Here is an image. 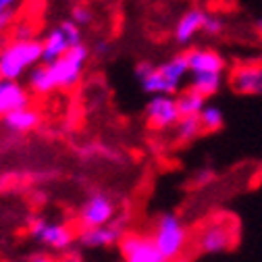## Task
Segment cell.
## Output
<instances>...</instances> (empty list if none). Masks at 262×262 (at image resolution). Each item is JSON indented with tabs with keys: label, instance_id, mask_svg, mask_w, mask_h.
Wrapping results in <instances>:
<instances>
[{
	"label": "cell",
	"instance_id": "6da1fadb",
	"mask_svg": "<svg viewBox=\"0 0 262 262\" xmlns=\"http://www.w3.org/2000/svg\"><path fill=\"white\" fill-rule=\"evenodd\" d=\"M40 62H42V40L13 38L7 46L0 48V77L21 79Z\"/></svg>",
	"mask_w": 262,
	"mask_h": 262
},
{
	"label": "cell",
	"instance_id": "7a4b0ae2",
	"mask_svg": "<svg viewBox=\"0 0 262 262\" xmlns=\"http://www.w3.org/2000/svg\"><path fill=\"white\" fill-rule=\"evenodd\" d=\"M92 56L90 46H85L83 42L77 46H71L62 56H58L52 62H46L48 73L52 77L54 90H71L79 83L83 69Z\"/></svg>",
	"mask_w": 262,
	"mask_h": 262
},
{
	"label": "cell",
	"instance_id": "3957f363",
	"mask_svg": "<svg viewBox=\"0 0 262 262\" xmlns=\"http://www.w3.org/2000/svg\"><path fill=\"white\" fill-rule=\"evenodd\" d=\"M152 239L167 262L177 260L187 246V229L175 212H162L154 223Z\"/></svg>",
	"mask_w": 262,
	"mask_h": 262
},
{
	"label": "cell",
	"instance_id": "277c9868",
	"mask_svg": "<svg viewBox=\"0 0 262 262\" xmlns=\"http://www.w3.org/2000/svg\"><path fill=\"white\" fill-rule=\"evenodd\" d=\"M29 235L54 252H67L75 242V233L67 223L50 221L44 216H34L29 221Z\"/></svg>",
	"mask_w": 262,
	"mask_h": 262
},
{
	"label": "cell",
	"instance_id": "5b68a950",
	"mask_svg": "<svg viewBox=\"0 0 262 262\" xmlns=\"http://www.w3.org/2000/svg\"><path fill=\"white\" fill-rule=\"evenodd\" d=\"M83 42L81 27L73 19H64L58 25H54L48 34L42 38V62H52L58 56H62L71 46H77Z\"/></svg>",
	"mask_w": 262,
	"mask_h": 262
},
{
	"label": "cell",
	"instance_id": "8992f818",
	"mask_svg": "<svg viewBox=\"0 0 262 262\" xmlns=\"http://www.w3.org/2000/svg\"><path fill=\"white\" fill-rule=\"evenodd\" d=\"M117 212H119V208H117L115 198H111L108 193L96 191L81 204V208L77 212V223H79L81 229L100 227V225H106V223L115 221L119 216Z\"/></svg>",
	"mask_w": 262,
	"mask_h": 262
},
{
	"label": "cell",
	"instance_id": "52a82bcc",
	"mask_svg": "<svg viewBox=\"0 0 262 262\" xmlns=\"http://www.w3.org/2000/svg\"><path fill=\"white\" fill-rule=\"evenodd\" d=\"M125 233H127V219L125 216H117L115 221H111L106 225L81 229L77 239L88 250H104V248L119 246V242H121V237Z\"/></svg>",
	"mask_w": 262,
	"mask_h": 262
},
{
	"label": "cell",
	"instance_id": "ba28073f",
	"mask_svg": "<svg viewBox=\"0 0 262 262\" xmlns=\"http://www.w3.org/2000/svg\"><path fill=\"white\" fill-rule=\"evenodd\" d=\"M235 229L223 223V221H212L200 229L198 237H195V246L202 254H223L227 250H231L235 244Z\"/></svg>",
	"mask_w": 262,
	"mask_h": 262
},
{
	"label": "cell",
	"instance_id": "9c48e42d",
	"mask_svg": "<svg viewBox=\"0 0 262 262\" xmlns=\"http://www.w3.org/2000/svg\"><path fill=\"white\" fill-rule=\"evenodd\" d=\"M123 262H167L156 248L152 235L144 233H125L119 242Z\"/></svg>",
	"mask_w": 262,
	"mask_h": 262
},
{
	"label": "cell",
	"instance_id": "30bf717a",
	"mask_svg": "<svg viewBox=\"0 0 262 262\" xmlns=\"http://www.w3.org/2000/svg\"><path fill=\"white\" fill-rule=\"evenodd\" d=\"M146 121L158 129V131H165L177 125V121L181 119L179 108H177V98L173 96H152L150 100L146 102Z\"/></svg>",
	"mask_w": 262,
	"mask_h": 262
},
{
	"label": "cell",
	"instance_id": "8fae6325",
	"mask_svg": "<svg viewBox=\"0 0 262 262\" xmlns=\"http://www.w3.org/2000/svg\"><path fill=\"white\" fill-rule=\"evenodd\" d=\"M0 123H3L5 131L11 136H27L34 129L40 127L42 113L38 108H34L31 104H27V106H21V108L5 115L3 119H0Z\"/></svg>",
	"mask_w": 262,
	"mask_h": 262
},
{
	"label": "cell",
	"instance_id": "7c38bea8",
	"mask_svg": "<svg viewBox=\"0 0 262 262\" xmlns=\"http://www.w3.org/2000/svg\"><path fill=\"white\" fill-rule=\"evenodd\" d=\"M29 88H25L19 79H5L0 77V119L5 115L31 104Z\"/></svg>",
	"mask_w": 262,
	"mask_h": 262
},
{
	"label": "cell",
	"instance_id": "4fadbf2b",
	"mask_svg": "<svg viewBox=\"0 0 262 262\" xmlns=\"http://www.w3.org/2000/svg\"><path fill=\"white\" fill-rule=\"evenodd\" d=\"M189 73H223L225 58L212 48H191L185 52Z\"/></svg>",
	"mask_w": 262,
	"mask_h": 262
},
{
	"label": "cell",
	"instance_id": "5bb4252c",
	"mask_svg": "<svg viewBox=\"0 0 262 262\" xmlns=\"http://www.w3.org/2000/svg\"><path fill=\"white\" fill-rule=\"evenodd\" d=\"M231 85L244 96H262V64H239L231 75Z\"/></svg>",
	"mask_w": 262,
	"mask_h": 262
},
{
	"label": "cell",
	"instance_id": "9a60e30c",
	"mask_svg": "<svg viewBox=\"0 0 262 262\" xmlns=\"http://www.w3.org/2000/svg\"><path fill=\"white\" fill-rule=\"evenodd\" d=\"M204 15H206L204 9L191 7V9H187V11L179 17V21H177V25H175V42H177L179 46L191 44V40H193L195 36L202 34Z\"/></svg>",
	"mask_w": 262,
	"mask_h": 262
},
{
	"label": "cell",
	"instance_id": "2e32d148",
	"mask_svg": "<svg viewBox=\"0 0 262 262\" xmlns=\"http://www.w3.org/2000/svg\"><path fill=\"white\" fill-rule=\"evenodd\" d=\"M27 88L36 96H48L54 92V83H52V77L48 73L46 62L36 64V67L27 73Z\"/></svg>",
	"mask_w": 262,
	"mask_h": 262
},
{
	"label": "cell",
	"instance_id": "e0dca14e",
	"mask_svg": "<svg viewBox=\"0 0 262 262\" xmlns=\"http://www.w3.org/2000/svg\"><path fill=\"white\" fill-rule=\"evenodd\" d=\"M204 106H206V96H202L200 92H195L191 88H187L177 96V108L181 117H198Z\"/></svg>",
	"mask_w": 262,
	"mask_h": 262
},
{
	"label": "cell",
	"instance_id": "ac0fdd59",
	"mask_svg": "<svg viewBox=\"0 0 262 262\" xmlns=\"http://www.w3.org/2000/svg\"><path fill=\"white\" fill-rule=\"evenodd\" d=\"M189 88L202 96H214L223 88V73H189Z\"/></svg>",
	"mask_w": 262,
	"mask_h": 262
},
{
	"label": "cell",
	"instance_id": "d6986e66",
	"mask_svg": "<svg viewBox=\"0 0 262 262\" xmlns=\"http://www.w3.org/2000/svg\"><path fill=\"white\" fill-rule=\"evenodd\" d=\"M202 134L200 117H181L175 125V140L177 144H189Z\"/></svg>",
	"mask_w": 262,
	"mask_h": 262
},
{
	"label": "cell",
	"instance_id": "ffe728a7",
	"mask_svg": "<svg viewBox=\"0 0 262 262\" xmlns=\"http://www.w3.org/2000/svg\"><path fill=\"white\" fill-rule=\"evenodd\" d=\"M198 117H200V123H202V131H208V134H212V131H221L223 125H225V115L214 104H206Z\"/></svg>",
	"mask_w": 262,
	"mask_h": 262
},
{
	"label": "cell",
	"instance_id": "44dd1931",
	"mask_svg": "<svg viewBox=\"0 0 262 262\" xmlns=\"http://www.w3.org/2000/svg\"><path fill=\"white\" fill-rule=\"evenodd\" d=\"M69 19H73L79 27H88V25H92V21H94V13H92V9H88L85 5L77 3V5H73Z\"/></svg>",
	"mask_w": 262,
	"mask_h": 262
},
{
	"label": "cell",
	"instance_id": "7402d4cb",
	"mask_svg": "<svg viewBox=\"0 0 262 262\" xmlns=\"http://www.w3.org/2000/svg\"><path fill=\"white\" fill-rule=\"evenodd\" d=\"M223 29H225V23H223V19L221 17H216V15H210V13H206L204 15V23H202V34H206V36H221L223 34Z\"/></svg>",
	"mask_w": 262,
	"mask_h": 262
},
{
	"label": "cell",
	"instance_id": "603a6c76",
	"mask_svg": "<svg viewBox=\"0 0 262 262\" xmlns=\"http://www.w3.org/2000/svg\"><path fill=\"white\" fill-rule=\"evenodd\" d=\"M15 17H17L15 9H3V7H0V36L15 25Z\"/></svg>",
	"mask_w": 262,
	"mask_h": 262
},
{
	"label": "cell",
	"instance_id": "cb8c5ba5",
	"mask_svg": "<svg viewBox=\"0 0 262 262\" xmlns=\"http://www.w3.org/2000/svg\"><path fill=\"white\" fill-rule=\"evenodd\" d=\"M212 181H214V171L208 169V167H202V169H198V171L193 173V183L198 185V187L208 185V183H212Z\"/></svg>",
	"mask_w": 262,
	"mask_h": 262
},
{
	"label": "cell",
	"instance_id": "d4e9b609",
	"mask_svg": "<svg viewBox=\"0 0 262 262\" xmlns=\"http://www.w3.org/2000/svg\"><path fill=\"white\" fill-rule=\"evenodd\" d=\"M13 29H17L15 34H13V38H19V40H27V38H36L34 36V25L31 23H27V21H23V23H19V25H13Z\"/></svg>",
	"mask_w": 262,
	"mask_h": 262
},
{
	"label": "cell",
	"instance_id": "484cf974",
	"mask_svg": "<svg viewBox=\"0 0 262 262\" xmlns=\"http://www.w3.org/2000/svg\"><path fill=\"white\" fill-rule=\"evenodd\" d=\"M108 50H111V46H108V42H104V40H100L98 44H94V54L96 56H106L108 54Z\"/></svg>",
	"mask_w": 262,
	"mask_h": 262
},
{
	"label": "cell",
	"instance_id": "4316f807",
	"mask_svg": "<svg viewBox=\"0 0 262 262\" xmlns=\"http://www.w3.org/2000/svg\"><path fill=\"white\" fill-rule=\"evenodd\" d=\"M19 3H21V0H0V7H3V9H15L17 11Z\"/></svg>",
	"mask_w": 262,
	"mask_h": 262
},
{
	"label": "cell",
	"instance_id": "83f0119b",
	"mask_svg": "<svg viewBox=\"0 0 262 262\" xmlns=\"http://www.w3.org/2000/svg\"><path fill=\"white\" fill-rule=\"evenodd\" d=\"M56 262H81V258L75 256V254H67V256H62V258L56 260Z\"/></svg>",
	"mask_w": 262,
	"mask_h": 262
},
{
	"label": "cell",
	"instance_id": "f1b7e54d",
	"mask_svg": "<svg viewBox=\"0 0 262 262\" xmlns=\"http://www.w3.org/2000/svg\"><path fill=\"white\" fill-rule=\"evenodd\" d=\"M29 262H54V260H50L46 254H36V256H31Z\"/></svg>",
	"mask_w": 262,
	"mask_h": 262
},
{
	"label": "cell",
	"instance_id": "f546056e",
	"mask_svg": "<svg viewBox=\"0 0 262 262\" xmlns=\"http://www.w3.org/2000/svg\"><path fill=\"white\" fill-rule=\"evenodd\" d=\"M254 29H256L258 34L262 36V17H258V19H256V23H254Z\"/></svg>",
	"mask_w": 262,
	"mask_h": 262
},
{
	"label": "cell",
	"instance_id": "4dcf8cb0",
	"mask_svg": "<svg viewBox=\"0 0 262 262\" xmlns=\"http://www.w3.org/2000/svg\"><path fill=\"white\" fill-rule=\"evenodd\" d=\"M75 3H77V0H75Z\"/></svg>",
	"mask_w": 262,
	"mask_h": 262
}]
</instances>
